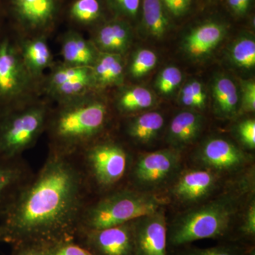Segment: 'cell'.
Listing matches in <instances>:
<instances>
[{"label":"cell","mask_w":255,"mask_h":255,"mask_svg":"<svg viewBox=\"0 0 255 255\" xmlns=\"http://www.w3.org/2000/svg\"><path fill=\"white\" fill-rule=\"evenodd\" d=\"M87 178L73 154L53 149L0 218V241L46 247L75 240L87 206Z\"/></svg>","instance_id":"6da1fadb"},{"label":"cell","mask_w":255,"mask_h":255,"mask_svg":"<svg viewBox=\"0 0 255 255\" xmlns=\"http://www.w3.org/2000/svg\"><path fill=\"white\" fill-rule=\"evenodd\" d=\"M238 198L224 195L176 217L167 225L168 251L204 239L231 242Z\"/></svg>","instance_id":"7a4b0ae2"},{"label":"cell","mask_w":255,"mask_h":255,"mask_svg":"<svg viewBox=\"0 0 255 255\" xmlns=\"http://www.w3.org/2000/svg\"><path fill=\"white\" fill-rule=\"evenodd\" d=\"M107 115V105L87 94L60 102L50 122L53 149L73 154L87 147L105 127Z\"/></svg>","instance_id":"3957f363"},{"label":"cell","mask_w":255,"mask_h":255,"mask_svg":"<svg viewBox=\"0 0 255 255\" xmlns=\"http://www.w3.org/2000/svg\"><path fill=\"white\" fill-rule=\"evenodd\" d=\"M162 199L148 193L130 189L114 191L85 206L78 231L104 229L131 222L153 214L162 209Z\"/></svg>","instance_id":"277c9868"},{"label":"cell","mask_w":255,"mask_h":255,"mask_svg":"<svg viewBox=\"0 0 255 255\" xmlns=\"http://www.w3.org/2000/svg\"><path fill=\"white\" fill-rule=\"evenodd\" d=\"M47 109L36 105L0 116V158H20L46 126Z\"/></svg>","instance_id":"5b68a950"},{"label":"cell","mask_w":255,"mask_h":255,"mask_svg":"<svg viewBox=\"0 0 255 255\" xmlns=\"http://www.w3.org/2000/svg\"><path fill=\"white\" fill-rule=\"evenodd\" d=\"M83 159L86 177L90 176L97 186L103 189L117 184L125 175L128 164L127 151L112 142L87 145Z\"/></svg>","instance_id":"8992f818"},{"label":"cell","mask_w":255,"mask_h":255,"mask_svg":"<svg viewBox=\"0 0 255 255\" xmlns=\"http://www.w3.org/2000/svg\"><path fill=\"white\" fill-rule=\"evenodd\" d=\"M75 241L95 255H135L132 221L92 231H80Z\"/></svg>","instance_id":"52a82bcc"},{"label":"cell","mask_w":255,"mask_h":255,"mask_svg":"<svg viewBox=\"0 0 255 255\" xmlns=\"http://www.w3.org/2000/svg\"><path fill=\"white\" fill-rule=\"evenodd\" d=\"M179 150L170 148L142 156L133 169L134 182L144 189H154L173 177L180 165Z\"/></svg>","instance_id":"ba28073f"},{"label":"cell","mask_w":255,"mask_h":255,"mask_svg":"<svg viewBox=\"0 0 255 255\" xmlns=\"http://www.w3.org/2000/svg\"><path fill=\"white\" fill-rule=\"evenodd\" d=\"M135 255H168L167 223L162 209L132 221Z\"/></svg>","instance_id":"9c48e42d"},{"label":"cell","mask_w":255,"mask_h":255,"mask_svg":"<svg viewBox=\"0 0 255 255\" xmlns=\"http://www.w3.org/2000/svg\"><path fill=\"white\" fill-rule=\"evenodd\" d=\"M31 78L20 52L8 40L0 42V100L19 97L26 92Z\"/></svg>","instance_id":"30bf717a"},{"label":"cell","mask_w":255,"mask_h":255,"mask_svg":"<svg viewBox=\"0 0 255 255\" xmlns=\"http://www.w3.org/2000/svg\"><path fill=\"white\" fill-rule=\"evenodd\" d=\"M206 168L215 172H232L247 163L248 156L233 142L214 137L204 142L198 154Z\"/></svg>","instance_id":"8fae6325"},{"label":"cell","mask_w":255,"mask_h":255,"mask_svg":"<svg viewBox=\"0 0 255 255\" xmlns=\"http://www.w3.org/2000/svg\"><path fill=\"white\" fill-rule=\"evenodd\" d=\"M219 177L209 169H189L183 172L172 187L171 194L179 202L191 204L203 200L216 189Z\"/></svg>","instance_id":"7c38bea8"},{"label":"cell","mask_w":255,"mask_h":255,"mask_svg":"<svg viewBox=\"0 0 255 255\" xmlns=\"http://www.w3.org/2000/svg\"><path fill=\"white\" fill-rule=\"evenodd\" d=\"M226 33L227 28L223 23L207 21L188 33L183 41V49L190 58L200 59L219 46Z\"/></svg>","instance_id":"4fadbf2b"},{"label":"cell","mask_w":255,"mask_h":255,"mask_svg":"<svg viewBox=\"0 0 255 255\" xmlns=\"http://www.w3.org/2000/svg\"><path fill=\"white\" fill-rule=\"evenodd\" d=\"M18 21L29 30H41L54 21L58 0H12Z\"/></svg>","instance_id":"5bb4252c"},{"label":"cell","mask_w":255,"mask_h":255,"mask_svg":"<svg viewBox=\"0 0 255 255\" xmlns=\"http://www.w3.org/2000/svg\"><path fill=\"white\" fill-rule=\"evenodd\" d=\"M132 33L127 20L117 18L104 23L96 32L93 44L99 52L122 55L130 48Z\"/></svg>","instance_id":"9a60e30c"},{"label":"cell","mask_w":255,"mask_h":255,"mask_svg":"<svg viewBox=\"0 0 255 255\" xmlns=\"http://www.w3.org/2000/svg\"><path fill=\"white\" fill-rule=\"evenodd\" d=\"M30 176L21 158H0V218Z\"/></svg>","instance_id":"2e32d148"},{"label":"cell","mask_w":255,"mask_h":255,"mask_svg":"<svg viewBox=\"0 0 255 255\" xmlns=\"http://www.w3.org/2000/svg\"><path fill=\"white\" fill-rule=\"evenodd\" d=\"M204 125L202 116L193 111H184L177 114L169 125L167 142L179 150L190 145L199 137Z\"/></svg>","instance_id":"e0dca14e"},{"label":"cell","mask_w":255,"mask_h":255,"mask_svg":"<svg viewBox=\"0 0 255 255\" xmlns=\"http://www.w3.org/2000/svg\"><path fill=\"white\" fill-rule=\"evenodd\" d=\"M99 53L93 43L87 41L76 32H69L64 37L61 55L65 64L74 66L92 67Z\"/></svg>","instance_id":"ac0fdd59"},{"label":"cell","mask_w":255,"mask_h":255,"mask_svg":"<svg viewBox=\"0 0 255 255\" xmlns=\"http://www.w3.org/2000/svg\"><path fill=\"white\" fill-rule=\"evenodd\" d=\"M94 87L119 86L124 80V70L122 55L99 53L91 67Z\"/></svg>","instance_id":"d6986e66"},{"label":"cell","mask_w":255,"mask_h":255,"mask_svg":"<svg viewBox=\"0 0 255 255\" xmlns=\"http://www.w3.org/2000/svg\"><path fill=\"white\" fill-rule=\"evenodd\" d=\"M20 53L31 78L40 76L52 63L53 56L49 46L41 36L24 42Z\"/></svg>","instance_id":"ffe728a7"},{"label":"cell","mask_w":255,"mask_h":255,"mask_svg":"<svg viewBox=\"0 0 255 255\" xmlns=\"http://www.w3.org/2000/svg\"><path fill=\"white\" fill-rule=\"evenodd\" d=\"M142 22L150 36L162 38L170 27L169 15L162 0H140Z\"/></svg>","instance_id":"44dd1931"},{"label":"cell","mask_w":255,"mask_h":255,"mask_svg":"<svg viewBox=\"0 0 255 255\" xmlns=\"http://www.w3.org/2000/svg\"><path fill=\"white\" fill-rule=\"evenodd\" d=\"M215 110L221 117L231 118L237 113L239 97L237 87L226 76H219L212 84Z\"/></svg>","instance_id":"7402d4cb"},{"label":"cell","mask_w":255,"mask_h":255,"mask_svg":"<svg viewBox=\"0 0 255 255\" xmlns=\"http://www.w3.org/2000/svg\"><path fill=\"white\" fill-rule=\"evenodd\" d=\"M164 117L157 112L137 116L128 126V133L135 141L147 144L155 140L164 126Z\"/></svg>","instance_id":"603a6c76"},{"label":"cell","mask_w":255,"mask_h":255,"mask_svg":"<svg viewBox=\"0 0 255 255\" xmlns=\"http://www.w3.org/2000/svg\"><path fill=\"white\" fill-rule=\"evenodd\" d=\"M155 103L152 92L140 86L125 89L121 92L116 101L117 109L121 113L130 114L150 108Z\"/></svg>","instance_id":"cb8c5ba5"},{"label":"cell","mask_w":255,"mask_h":255,"mask_svg":"<svg viewBox=\"0 0 255 255\" xmlns=\"http://www.w3.org/2000/svg\"><path fill=\"white\" fill-rule=\"evenodd\" d=\"M247 247L235 242L222 241L211 248H199L190 245L168 251V255H243Z\"/></svg>","instance_id":"d4e9b609"},{"label":"cell","mask_w":255,"mask_h":255,"mask_svg":"<svg viewBox=\"0 0 255 255\" xmlns=\"http://www.w3.org/2000/svg\"><path fill=\"white\" fill-rule=\"evenodd\" d=\"M231 61L238 68L252 70L255 67V41L252 36H243L235 41L230 51Z\"/></svg>","instance_id":"484cf974"},{"label":"cell","mask_w":255,"mask_h":255,"mask_svg":"<svg viewBox=\"0 0 255 255\" xmlns=\"http://www.w3.org/2000/svg\"><path fill=\"white\" fill-rule=\"evenodd\" d=\"M90 78L92 79L91 67L74 66L64 64L55 68L50 74L48 80V89L68 82Z\"/></svg>","instance_id":"4316f807"},{"label":"cell","mask_w":255,"mask_h":255,"mask_svg":"<svg viewBox=\"0 0 255 255\" xmlns=\"http://www.w3.org/2000/svg\"><path fill=\"white\" fill-rule=\"evenodd\" d=\"M102 11L99 0H76L70 7V14L75 21L90 24L100 18Z\"/></svg>","instance_id":"83f0119b"},{"label":"cell","mask_w":255,"mask_h":255,"mask_svg":"<svg viewBox=\"0 0 255 255\" xmlns=\"http://www.w3.org/2000/svg\"><path fill=\"white\" fill-rule=\"evenodd\" d=\"M157 63V56L152 50H137L132 55L129 73L132 78H140L153 70Z\"/></svg>","instance_id":"f1b7e54d"},{"label":"cell","mask_w":255,"mask_h":255,"mask_svg":"<svg viewBox=\"0 0 255 255\" xmlns=\"http://www.w3.org/2000/svg\"><path fill=\"white\" fill-rule=\"evenodd\" d=\"M179 99L181 103L185 107L203 110L206 106L205 90L200 82L192 80L182 87Z\"/></svg>","instance_id":"f546056e"},{"label":"cell","mask_w":255,"mask_h":255,"mask_svg":"<svg viewBox=\"0 0 255 255\" xmlns=\"http://www.w3.org/2000/svg\"><path fill=\"white\" fill-rule=\"evenodd\" d=\"M182 81V73L175 66L166 67L157 77L155 87L163 95H169L175 91Z\"/></svg>","instance_id":"4dcf8cb0"},{"label":"cell","mask_w":255,"mask_h":255,"mask_svg":"<svg viewBox=\"0 0 255 255\" xmlns=\"http://www.w3.org/2000/svg\"><path fill=\"white\" fill-rule=\"evenodd\" d=\"M107 5L117 18L135 19L140 11V0H106Z\"/></svg>","instance_id":"1f68e13d"},{"label":"cell","mask_w":255,"mask_h":255,"mask_svg":"<svg viewBox=\"0 0 255 255\" xmlns=\"http://www.w3.org/2000/svg\"><path fill=\"white\" fill-rule=\"evenodd\" d=\"M44 255H95L75 240L58 242L44 247Z\"/></svg>","instance_id":"d6a6232c"},{"label":"cell","mask_w":255,"mask_h":255,"mask_svg":"<svg viewBox=\"0 0 255 255\" xmlns=\"http://www.w3.org/2000/svg\"><path fill=\"white\" fill-rule=\"evenodd\" d=\"M237 134L243 145L248 148L255 147V122L254 119L243 121L238 125Z\"/></svg>","instance_id":"836d02e7"},{"label":"cell","mask_w":255,"mask_h":255,"mask_svg":"<svg viewBox=\"0 0 255 255\" xmlns=\"http://www.w3.org/2000/svg\"><path fill=\"white\" fill-rule=\"evenodd\" d=\"M242 108L246 112L255 110V83L253 80H243L241 82Z\"/></svg>","instance_id":"e575fe53"},{"label":"cell","mask_w":255,"mask_h":255,"mask_svg":"<svg viewBox=\"0 0 255 255\" xmlns=\"http://www.w3.org/2000/svg\"><path fill=\"white\" fill-rule=\"evenodd\" d=\"M169 16L181 17L188 12L192 0H162Z\"/></svg>","instance_id":"d590c367"},{"label":"cell","mask_w":255,"mask_h":255,"mask_svg":"<svg viewBox=\"0 0 255 255\" xmlns=\"http://www.w3.org/2000/svg\"><path fill=\"white\" fill-rule=\"evenodd\" d=\"M9 255H44V247L33 244H20L12 246Z\"/></svg>","instance_id":"8d00e7d4"},{"label":"cell","mask_w":255,"mask_h":255,"mask_svg":"<svg viewBox=\"0 0 255 255\" xmlns=\"http://www.w3.org/2000/svg\"><path fill=\"white\" fill-rule=\"evenodd\" d=\"M228 4L233 12L239 16L244 15L248 11L242 0H228Z\"/></svg>","instance_id":"74e56055"},{"label":"cell","mask_w":255,"mask_h":255,"mask_svg":"<svg viewBox=\"0 0 255 255\" xmlns=\"http://www.w3.org/2000/svg\"><path fill=\"white\" fill-rule=\"evenodd\" d=\"M243 255H255V246L247 247L246 251Z\"/></svg>","instance_id":"f35d334b"},{"label":"cell","mask_w":255,"mask_h":255,"mask_svg":"<svg viewBox=\"0 0 255 255\" xmlns=\"http://www.w3.org/2000/svg\"><path fill=\"white\" fill-rule=\"evenodd\" d=\"M252 1H253V0H242L243 4H244L245 7L248 9H248H249L250 6H251Z\"/></svg>","instance_id":"ab89813d"},{"label":"cell","mask_w":255,"mask_h":255,"mask_svg":"<svg viewBox=\"0 0 255 255\" xmlns=\"http://www.w3.org/2000/svg\"><path fill=\"white\" fill-rule=\"evenodd\" d=\"M0 243H1V241H0Z\"/></svg>","instance_id":"60d3db41"}]
</instances>
